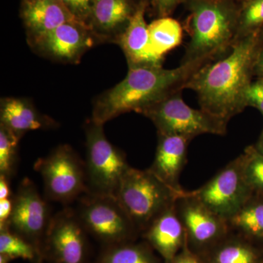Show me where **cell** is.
Listing matches in <instances>:
<instances>
[{
	"instance_id": "cell-13",
	"label": "cell",
	"mask_w": 263,
	"mask_h": 263,
	"mask_svg": "<svg viewBox=\"0 0 263 263\" xmlns=\"http://www.w3.org/2000/svg\"><path fill=\"white\" fill-rule=\"evenodd\" d=\"M98 42L91 29L78 21L66 22L45 34L31 46L41 56L53 61L76 64Z\"/></svg>"
},
{
	"instance_id": "cell-15",
	"label": "cell",
	"mask_w": 263,
	"mask_h": 263,
	"mask_svg": "<svg viewBox=\"0 0 263 263\" xmlns=\"http://www.w3.org/2000/svg\"><path fill=\"white\" fill-rule=\"evenodd\" d=\"M22 18L30 46L59 26L78 21L61 0H23Z\"/></svg>"
},
{
	"instance_id": "cell-30",
	"label": "cell",
	"mask_w": 263,
	"mask_h": 263,
	"mask_svg": "<svg viewBox=\"0 0 263 263\" xmlns=\"http://www.w3.org/2000/svg\"><path fill=\"white\" fill-rule=\"evenodd\" d=\"M154 8L160 18L168 17L183 0H151Z\"/></svg>"
},
{
	"instance_id": "cell-1",
	"label": "cell",
	"mask_w": 263,
	"mask_h": 263,
	"mask_svg": "<svg viewBox=\"0 0 263 263\" xmlns=\"http://www.w3.org/2000/svg\"><path fill=\"white\" fill-rule=\"evenodd\" d=\"M262 44L260 32L240 38L224 56L199 69L185 89L196 93L200 108L229 122L247 107L246 94Z\"/></svg>"
},
{
	"instance_id": "cell-29",
	"label": "cell",
	"mask_w": 263,
	"mask_h": 263,
	"mask_svg": "<svg viewBox=\"0 0 263 263\" xmlns=\"http://www.w3.org/2000/svg\"><path fill=\"white\" fill-rule=\"evenodd\" d=\"M247 107L257 109L263 116V79L252 81L246 94Z\"/></svg>"
},
{
	"instance_id": "cell-3",
	"label": "cell",
	"mask_w": 263,
	"mask_h": 263,
	"mask_svg": "<svg viewBox=\"0 0 263 263\" xmlns=\"http://www.w3.org/2000/svg\"><path fill=\"white\" fill-rule=\"evenodd\" d=\"M190 41L181 63L214 61L237 41L239 5L233 0H188Z\"/></svg>"
},
{
	"instance_id": "cell-9",
	"label": "cell",
	"mask_w": 263,
	"mask_h": 263,
	"mask_svg": "<svg viewBox=\"0 0 263 263\" xmlns=\"http://www.w3.org/2000/svg\"><path fill=\"white\" fill-rule=\"evenodd\" d=\"M175 207L186 233V247L201 258L230 233L228 221L216 215L191 192L180 195Z\"/></svg>"
},
{
	"instance_id": "cell-35",
	"label": "cell",
	"mask_w": 263,
	"mask_h": 263,
	"mask_svg": "<svg viewBox=\"0 0 263 263\" xmlns=\"http://www.w3.org/2000/svg\"><path fill=\"white\" fill-rule=\"evenodd\" d=\"M254 148L257 149V152L263 155V129L262 133H261L260 136H259L258 141L255 143V145H253Z\"/></svg>"
},
{
	"instance_id": "cell-32",
	"label": "cell",
	"mask_w": 263,
	"mask_h": 263,
	"mask_svg": "<svg viewBox=\"0 0 263 263\" xmlns=\"http://www.w3.org/2000/svg\"><path fill=\"white\" fill-rule=\"evenodd\" d=\"M13 212V199H3L0 200V228L8 226V221L10 220Z\"/></svg>"
},
{
	"instance_id": "cell-14",
	"label": "cell",
	"mask_w": 263,
	"mask_h": 263,
	"mask_svg": "<svg viewBox=\"0 0 263 263\" xmlns=\"http://www.w3.org/2000/svg\"><path fill=\"white\" fill-rule=\"evenodd\" d=\"M138 4L132 0H95L88 27L98 42L117 43Z\"/></svg>"
},
{
	"instance_id": "cell-33",
	"label": "cell",
	"mask_w": 263,
	"mask_h": 263,
	"mask_svg": "<svg viewBox=\"0 0 263 263\" xmlns=\"http://www.w3.org/2000/svg\"><path fill=\"white\" fill-rule=\"evenodd\" d=\"M13 197L10 186V179L0 175V200Z\"/></svg>"
},
{
	"instance_id": "cell-36",
	"label": "cell",
	"mask_w": 263,
	"mask_h": 263,
	"mask_svg": "<svg viewBox=\"0 0 263 263\" xmlns=\"http://www.w3.org/2000/svg\"><path fill=\"white\" fill-rule=\"evenodd\" d=\"M12 259L5 254H0V263H10Z\"/></svg>"
},
{
	"instance_id": "cell-8",
	"label": "cell",
	"mask_w": 263,
	"mask_h": 263,
	"mask_svg": "<svg viewBox=\"0 0 263 263\" xmlns=\"http://www.w3.org/2000/svg\"><path fill=\"white\" fill-rule=\"evenodd\" d=\"M34 168L42 177L48 200L70 203L87 193L85 162L69 145H60L38 159Z\"/></svg>"
},
{
	"instance_id": "cell-22",
	"label": "cell",
	"mask_w": 263,
	"mask_h": 263,
	"mask_svg": "<svg viewBox=\"0 0 263 263\" xmlns=\"http://www.w3.org/2000/svg\"><path fill=\"white\" fill-rule=\"evenodd\" d=\"M147 242L106 246L95 263H161Z\"/></svg>"
},
{
	"instance_id": "cell-2",
	"label": "cell",
	"mask_w": 263,
	"mask_h": 263,
	"mask_svg": "<svg viewBox=\"0 0 263 263\" xmlns=\"http://www.w3.org/2000/svg\"><path fill=\"white\" fill-rule=\"evenodd\" d=\"M207 64L184 62L174 69H164L162 65L129 66L125 79L97 99L91 119L104 125L121 114H142L170 95L182 91L192 76Z\"/></svg>"
},
{
	"instance_id": "cell-10",
	"label": "cell",
	"mask_w": 263,
	"mask_h": 263,
	"mask_svg": "<svg viewBox=\"0 0 263 263\" xmlns=\"http://www.w3.org/2000/svg\"><path fill=\"white\" fill-rule=\"evenodd\" d=\"M191 193L216 215L229 220L253 195L246 181L242 155Z\"/></svg>"
},
{
	"instance_id": "cell-26",
	"label": "cell",
	"mask_w": 263,
	"mask_h": 263,
	"mask_svg": "<svg viewBox=\"0 0 263 263\" xmlns=\"http://www.w3.org/2000/svg\"><path fill=\"white\" fill-rule=\"evenodd\" d=\"M20 138L0 124V175L10 179L18 165V147Z\"/></svg>"
},
{
	"instance_id": "cell-25",
	"label": "cell",
	"mask_w": 263,
	"mask_h": 263,
	"mask_svg": "<svg viewBox=\"0 0 263 263\" xmlns=\"http://www.w3.org/2000/svg\"><path fill=\"white\" fill-rule=\"evenodd\" d=\"M263 27V0H247L239 5L237 41Z\"/></svg>"
},
{
	"instance_id": "cell-34",
	"label": "cell",
	"mask_w": 263,
	"mask_h": 263,
	"mask_svg": "<svg viewBox=\"0 0 263 263\" xmlns=\"http://www.w3.org/2000/svg\"><path fill=\"white\" fill-rule=\"evenodd\" d=\"M254 77L263 79V44L259 48L254 67Z\"/></svg>"
},
{
	"instance_id": "cell-11",
	"label": "cell",
	"mask_w": 263,
	"mask_h": 263,
	"mask_svg": "<svg viewBox=\"0 0 263 263\" xmlns=\"http://www.w3.org/2000/svg\"><path fill=\"white\" fill-rule=\"evenodd\" d=\"M12 199L13 212L8 228L43 252V240L53 217L47 202L29 178L21 181Z\"/></svg>"
},
{
	"instance_id": "cell-18",
	"label": "cell",
	"mask_w": 263,
	"mask_h": 263,
	"mask_svg": "<svg viewBox=\"0 0 263 263\" xmlns=\"http://www.w3.org/2000/svg\"><path fill=\"white\" fill-rule=\"evenodd\" d=\"M147 3L141 0L127 28L118 40L127 58L128 66L162 65L163 59L157 57L151 47L148 25L145 20Z\"/></svg>"
},
{
	"instance_id": "cell-20",
	"label": "cell",
	"mask_w": 263,
	"mask_h": 263,
	"mask_svg": "<svg viewBox=\"0 0 263 263\" xmlns=\"http://www.w3.org/2000/svg\"><path fill=\"white\" fill-rule=\"evenodd\" d=\"M202 259L205 263H263V252L255 243L230 231Z\"/></svg>"
},
{
	"instance_id": "cell-31",
	"label": "cell",
	"mask_w": 263,
	"mask_h": 263,
	"mask_svg": "<svg viewBox=\"0 0 263 263\" xmlns=\"http://www.w3.org/2000/svg\"><path fill=\"white\" fill-rule=\"evenodd\" d=\"M171 263H205V262L200 256L191 252L186 245Z\"/></svg>"
},
{
	"instance_id": "cell-4",
	"label": "cell",
	"mask_w": 263,
	"mask_h": 263,
	"mask_svg": "<svg viewBox=\"0 0 263 263\" xmlns=\"http://www.w3.org/2000/svg\"><path fill=\"white\" fill-rule=\"evenodd\" d=\"M183 193L174 191L149 169L130 167L115 197L141 234L156 218L173 206Z\"/></svg>"
},
{
	"instance_id": "cell-17",
	"label": "cell",
	"mask_w": 263,
	"mask_h": 263,
	"mask_svg": "<svg viewBox=\"0 0 263 263\" xmlns=\"http://www.w3.org/2000/svg\"><path fill=\"white\" fill-rule=\"evenodd\" d=\"M191 139L184 137L158 134L155 160L151 171L167 186L179 193H184L180 185V176L187 160Z\"/></svg>"
},
{
	"instance_id": "cell-16",
	"label": "cell",
	"mask_w": 263,
	"mask_h": 263,
	"mask_svg": "<svg viewBox=\"0 0 263 263\" xmlns=\"http://www.w3.org/2000/svg\"><path fill=\"white\" fill-rule=\"evenodd\" d=\"M141 235L164 263L172 262L186 245V233L175 204L156 218Z\"/></svg>"
},
{
	"instance_id": "cell-27",
	"label": "cell",
	"mask_w": 263,
	"mask_h": 263,
	"mask_svg": "<svg viewBox=\"0 0 263 263\" xmlns=\"http://www.w3.org/2000/svg\"><path fill=\"white\" fill-rule=\"evenodd\" d=\"M243 157V170L246 181L254 195L263 196V155L253 145L246 148Z\"/></svg>"
},
{
	"instance_id": "cell-5",
	"label": "cell",
	"mask_w": 263,
	"mask_h": 263,
	"mask_svg": "<svg viewBox=\"0 0 263 263\" xmlns=\"http://www.w3.org/2000/svg\"><path fill=\"white\" fill-rule=\"evenodd\" d=\"M181 92L170 95L141 114L153 122L157 134L184 137L192 141L200 135H226L228 122L201 108L189 106Z\"/></svg>"
},
{
	"instance_id": "cell-23",
	"label": "cell",
	"mask_w": 263,
	"mask_h": 263,
	"mask_svg": "<svg viewBox=\"0 0 263 263\" xmlns=\"http://www.w3.org/2000/svg\"><path fill=\"white\" fill-rule=\"evenodd\" d=\"M148 33L152 51L160 58L182 42L183 29L176 19L162 17L148 25Z\"/></svg>"
},
{
	"instance_id": "cell-12",
	"label": "cell",
	"mask_w": 263,
	"mask_h": 263,
	"mask_svg": "<svg viewBox=\"0 0 263 263\" xmlns=\"http://www.w3.org/2000/svg\"><path fill=\"white\" fill-rule=\"evenodd\" d=\"M86 233L76 211L67 208L52 217L43 254L53 263H86Z\"/></svg>"
},
{
	"instance_id": "cell-38",
	"label": "cell",
	"mask_w": 263,
	"mask_h": 263,
	"mask_svg": "<svg viewBox=\"0 0 263 263\" xmlns=\"http://www.w3.org/2000/svg\"><path fill=\"white\" fill-rule=\"evenodd\" d=\"M260 35H261V37H262L263 39V27H262V29H261V30H260Z\"/></svg>"
},
{
	"instance_id": "cell-19",
	"label": "cell",
	"mask_w": 263,
	"mask_h": 263,
	"mask_svg": "<svg viewBox=\"0 0 263 263\" xmlns=\"http://www.w3.org/2000/svg\"><path fill=\"white\" fill-rule=\"evenodd\" d=\"M0 124L21 139L29 131L51 129L57 123L40 113L29 100L7 98L2 99L0 103Z\"/></svg>"
},
{
	"instance_id": "cell-24",
	"label": "cell",
	"mask_w": 263,
	"mask_h": 263,
	"mask_svg": "<svg viewBox=\"0 0 263 263\" xmlns=\"http://www.w3.org/2000/svg\"><path fill=\"white\" fill-rule=\"evenodd\" d=\"M0 254L8 256L12 260L23 259L39 263L43 252L28 240L10 230L8 226L0 228Z\"/></svg>"
},
{
	"instance_id": "cell-21",
	"label": "cell",
	"mask_w": 263,
	"mask_h": 263,
	"mask_svg": "<svg viewBox=\"0 0 263 263\" xmlns=\"http://www.w3.org/2000/svg\"><path fill=\"white\" fill-rule=\"evenodd\" d=\"M228 223L230 231L263 246V196L253 194Z\"/></svg>"
},
{
	"instance_id": "cell-6",
	"label": "cell",
	"mask_w": 263,
	"mask_h": 263,
	"mask_svg": "<svg viewBox=\"0 0 263 263\" xmlns=\"http://www.w3.org/2000/svg\"><path fill=\"white\" fill-rule=\"evenodd\" d=\"M86 194L115 196L119 184L131 167L125 155L109 142L103 125L90 120L86 125Z\"/></svg>"
},
{
	"instance_id": "cell-7",
	"label": "cell",
	"mask_w": 263,
	"mask_h": 263,
	"mask_svg": "<svg viewBox=\"0 0 263 263\" xmlns=\"http://www.w3.org/2000/svg\"><path fill=\"white\" fill-rule=\"evenodd\" d=\"M76 214L88 233L105 246L135 240L139 230L113 195L85 194Z\"/></svg>"
},
{
	"instance_id": "cell-37",
	"label": "cell",
	"mask_w": 263,
	"mask_h": 263,
	"mask_svg": "<svg viewBox=\"0 0 263 263\" xmlns=\"http://www.w3.org/2000/svg\"><path fill=\"white\" fill-rule=\"evenodd\" d=\"M233 1H235V3H237V4L240 5L242 4V3H245V2L247 1V0H233Z\"/></svg>"
},
{
	"instance_id": "cell-28",
	"label": "cell",
	"mask_w": 263,
	"mask_h": 263,
	"mask_svg": "<svg viewBox=\"0 0 263 263\" xmlns=\"http://www.w3.org/2000/svg\"><path fill=\"white\" fill-rule=\"evenodd\" d=\"M79 22L88 26L95 0H61Z\"/></svg>"
}]
</instances>
